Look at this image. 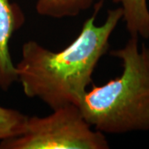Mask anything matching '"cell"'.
<instances>
[{"label":"cell","instance_id":"obj_2","mask_svg":"<svg viewBox=\"0 0 149 149\" xmlns=\"http://www.w3.org/2000/svg\"><path fill=\"white\" fill-rule=\"evenodd\" d=\"M110 55L121 61L122 74L86 91L78 105L83 117L103 133L149 131V47L130 37Z\"/></svg>","mask_w":149,"mask_h":149},{"label":"cell","instance_id":"obj_4","mask_svg":"<svg viewBox=\"0 0 149 149\" xmlns=\"http://www.w3.org/2000/svg\"><path fill=\"white\" fill-rule=\"evenodd\" d=\"M24 15L21 8L9 0H0V88L7 90L17 80L16 66L9 52V41L13 32L22 26Z\"/></svg>","mask_w":149,"mask_h":149},{"label":"cell","instance_id":"obj_3","mask_svg":"<svg viewBox=\"0 0 149 149\" xmlns=\"http://www.w3.org/2000/svg\"><path fill=\"white\" fill-rule=\"evenodd\" d=\"M47 117L27 118L24 133L4 139L0 149H108L104 133L92 129L79 107L70 104Z\"/></svg>","mask_w":149,"mask_h":149},{"label":"cell","instance_id":"obj_1","mask_svg":"<svg viewBox=\"0 0 149 149\" xmlns=\"http://www.w3.org/2000/svg\"><path fill=\"white\" fill-rule=\"evenodd\" d=\"M103 0L85 22L79 36L61 52H52L34 41L24 43L16 65L17 80L27 97H37L52 109L79 105L92 82V74L109 47V38L123 18L120 7L108 11L102 25H96Z\"/></svg>","mask_w":149,"mask_h":149},{"label":"cell","instance_id":"obj_5","mask_svg":"<svg viewBox=\"0 0 149 149\" xmlns=\"http://www.w3.org/2000/svg\"><path fill=\"white\" fill-rule=\"evenodd\" d=\"M120 4L123 10L122 20L130 37L149 38L148 0H112Z\"/></svg>","mask_w":149,"mask_h":149},{"label":"cell","instance_id":"obj_6","mask_svg":"<svg viewBox=\"0 0 149 149\" xmlns=\"http://www.w3.org/2000/svg\"><path fill=\"white\" fill-rule=\"evenodd\" d=\"M100 0H37L36 10L42 16L61 18L74 17Z\"/></svg>","mask_w":149,"mask_h":149},{"label":"cell","instance_id":"obj_7","mask_svg":"<svg viewBox=\"0 0 149 149\" xmlns=\"http://www.w3.org/2000/svg\"><path fill=\"white\" fill-rule=\"evenodd\" d=\"M27 118L21 112L0 106V140L22 134L26 129Z\"/></svg>","mask_w":149,"mask_h":149}]
</instances>
